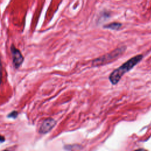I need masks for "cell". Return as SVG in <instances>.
I'll use <instances>...</instances> for the list:
<instances>
[{
    "mask_svg": "<svg viewBox=\"0 0 151 151\" xmlns=\"http://www.w3.org/2000/svg\"><path fill=\"white\" fill-rule=\"evenodd\" d=\"M143 58L142 55H137L123 64L121 67L118 68L110 74L109 79L113 85L117 84L122 76L127 72L130 71L138 63H139Z\"/></svg>",
    "mask_w": 151,
    "mask_h": 151,
    "instance_id": "6da1fadb",
    "label": "cell"
},
{
    "mask_svg": "<svg viewBox=\"0 0 151 151\" xmlns=\"http://www.w3.org/2000/svg\"><path fill=\"white\" fill-rule=\"evenodd\" d=\"M11 52L12 54L13 64L16 68H18L24 61V57H23L20 51L16 49L14 45L11 46Z\"/></svg>",
    "mask_w": 151,
    "mask_h": 151,
    "instance_id": "7a4b0ae2",
    "label": "cell"
},
{
    "mask_svg": "<svg viewBox=\"0 0 151 151\" xmlns=\"http://www.w3.org/2000/svg\"><path fill=\"white\" fill-rule=\"evenodd\" d=\"M56 122L55 120L51 118H48L45 119L39 129V132L41 133H47L49 131H50L53 128V127L56 125Z\"/></svg>",
    "mask_w": 151,
    "mask_h": 151,
    "instance_id": "3957f363",
    "label": "cell"
},
{
    "mask_svg": "<svg viewBox=\"0 0 151 151\" xmlns=\"http://www.w3.org/2000/svg\"><path fill=\"white\" fill-rule=\"evenodd\" d=\"M122 24L118 22H113L112 24H109V25L105 26L104 27H106L107 28L112 29V30H118L119 28H121Z\"/></svg>",
    "mask_w": 151,
    "mask_h": 151,
    "instance_id": "277c9868",
    "label": "cell"
},
{
    "mask_svg": "<svg viewBox=\"0 0 151 151\" xmlns=\"http://www.w3.org/2000/svg\"><path fill=\"white\" fill-rule=\"evenodd\" d=\"M2 78H3V67H2L1 59H0V85H1L2 83Z\"/></svg>",
    "mask_w": 151,
    "mask_h": 151,
    "instance_id": "5b68a950",
    "label": "cell"
},
{
    "mask_svg": "<svg viewBox=\"0 0 151 151\" xmlns=\"http://www.w3.org/2000/svg\"><path fill=\"white\" fill-rule=\"evenodd\" d=\"M18 115V113L17 112H13L12 113H11L9 115H8V117H10V118H15Z\"/></svg>",
    "mask_w": 151,
    "mask_h": 151,
    "instance_id": "8992f818",
    "label": "cell"
},
{
    "mask_svg": "<svg viewBox=\"0 0 151 151\" xmlns=\"http://www.w3.org/2000/svg\"><path fill=\"white\" fill-rule=\"evenodd\" d=\"M4 140H5L4 137L3 136H0V142H4Z\"/></svg>",
    "mask_w": 151,
    "mask_h": 151,
    "instance_id": "52a82bcc",
    "label": "cell"
}]
</instances>
